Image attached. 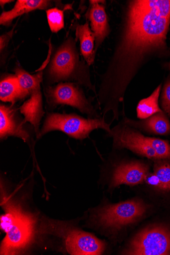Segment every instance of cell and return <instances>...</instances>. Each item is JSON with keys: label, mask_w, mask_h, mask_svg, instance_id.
<instances>
[{"label": "cell", "mask_w": 170, "mask_h": 255, "mask_svg": "<svg viewBox=\"0 0 170 255\" xmlns=\"http://www.w3.org/2000/svg\"><path fill=\"white\" fill-rule=\"evenodd\" d=\"M170 0H128L121 8L114 47L96 97L103 118L118 121L129 86L154 56L168 52Z\"/></svg>", "instance_id": "6da1fadb"}, {"label": "cell", "mask_w": 170, "mask_h": 255, "mask_svg": "<svg viewBox=\"0 0 170 255\" xmlns=\"http://www.w3.org/2000/svg\"><path fill=\"white\" fill-rule=\"evenodd\" d=\"M76 39L69 37L58 47L47 66L44 78L48 86L63 82L75 81L95 96L97 92L90 79L89 65L81 60Z\"/></svg>", "instance_id": "7a4b0ae2"}, {"label": "cell", "mask_w": 170, "mask_h": 255, "mask_svg": "<svg viewBox=\"0 0 170 255\" xmlns=\"http://www.w3.org/2000/svg\"><path fill=\"white\" fill-rule=\"evenodd\" d=\"M2 193L1 206L5 214L1 216V229L6 236L1 245V255H15L25 250L33 237L35 222L19 204Z\"/></svg>", "instance_id": "3957f363"}, {"label": "cell", "mask_w": 170, "mask_h": 255, "mask_svg": "<svg viewBox=\"0 0 170 255\" xmlns=\"http://www.w3.org/2000/svg\"><path fill=\"white\" fill-rule=\"evenodd\" d=\"M110 125L103 118L85 119L75 114L49 113L47 114L37 138L39 139L48 132L58 130L70 137L83 140L97 129H104L109 134L111 132Z\"/></svg>", "instance_id": "277c9868"}, {"label": "cell", "mask_w": 170, "mask_h": 255, "mask_svg": "<svg viewBox=\"0 0 170 255\" xmlns=\"http://www.w3.org/2000/svg\"><path fill=\"white\" fill-rule=\"evenodd\" d=\"M146 211L142 201L129 200L104 206L96 212L94 220L99 227L113 233L137 222Z\"/></svg>", "instance_id": "5b68a950"}, {"label": "cell", "mask_w": 170, "mask_h": 255, "mask_svg": "<svg viewBox=\"0 0 170 255\" xmlns=\"http://www.w3.org/2000/svg\"><path fill=\"white\" fill-rule=\"evenodd\" d=\"M78 84L62 82L55 86L45 87L44 94L47 108L53 110L58 105H68L87 115L89 118H101Z\"/></svg>", "instance_id": "8992f818"}, {"label": "cell", "mask_w": 170, "mask_h": 255, "mask_svg": "<svg viewBox=\"0 0 170 255\" xmlns=\"http://www.w3.org/2000/svg\"><path fill=\"white\" fill-rule=\"evenodd\" d=\"M130 255H170V229L162 225L141 231L122 253Z\"/></svg>", "instance_id": "52a82bcc"}, {"label": "cell", "mask_w": 170, "mask_h": 255, "mask_svg": "<svg viewBox=\"0 0 170 255\" xmlns=\"http://www.w3.org/2000/svg\"><path fill=\"white\" fill-rule=\"evenodd\" d=\"M109 135L113 138L114 148H125L139 155L151 159H158L155 151L148 142L147 136L124 123L119 124L111 129Z\"/></svg>", "instance_id": "ba28073f"}, {"label": "cell", "mask_w": 170, "mask_h": 255, "mask_svg": "<svg viewBox=\"0 0 170 255\" xmlns=\"http://www.w3.org/2000/svg\"><path fill=\"white\" fill-rule=\"evenodd\" d=\"M150 172L149 165L141 161L120 163L113 171L110 187L115 188L123 184L136 185L143 183Z\"/></svg>", "instance_id": "9c48e42d"}, {"label": "cell", "mask_w": 170, "mask_h": 255, "mask_svg": "<svg viewBox=\"0 0 170 255\" xmlns=\"http://www.w3.org/2000/svg\"><path fill=\"white\" fill-rule=\"evenodd\" d=\"M69 254L75 255H99L105 250L106 244L93 235L79 230L71 232L65 241Z\"/></svg>", "instance_id": "30bf717a"}, {"label": "cell", "mask_w": 170, "mask_h": 255, "mask_svg": "<svg viewBox=\"0 0 170 255\" xmlns=\"http://www.w3.org/2000/svg\"><path fill=\"white\" fill-rule=\"evenodd\" d=\"M23 120L19 119L15 110L10 106H0V138L1 140L9 136L17 137L24 142H29L30 134Z\"/></svg>", "instance_id": "8fae6325"}, {"label": "cell", "mask_w": 170, "mask_h": 255, "mask_svg": "<svg viewBox=\"0 0 170 255\" xmlns=\"http://www.w3.org/2000/svg\"><path fill=\"white\" fill-rule=\"evenodd\" d=\"M90 7L87 13L91 29L95 37L94 53L96 54L100 46L110 34L111 30L105 6L101 1H90Z\"/></svg>", "instance_id": "7c38bea8"}, {"label": "cell", "mask_w": 170, "mask_h": 255, "mask_svg": "<svg viewBox=\"0 0 170 255\" xmlns=\"http://www.w3.org/2000/svg\"><path fill=\"white\" fill-rule=\"evenodd\" d=\"M19 111L24 116V122L33 126L37 137L40 131V122L44 114L40 86L31 92L30 98L20 107Z\"/></svg>", "instance_id": "4fadbf2b"}, {"label": "cell", "mask_w": 170, "mask_h": 255, "mask_svg": "<svg viewBox=\"0 0 170 255\" xmlns=\"http://www.w3.org/2000/svg\"><path fill=\"white\" fill-rule=\"evenodd\" d=\"M123 123L140 131L159 135L170 134V123L163 111L141 121H137L125 118Z\"/></svg>", "instance_id": "5bb4252c"}, {"label": "cell", "mask_w": 170, "mask_h": 255, "mask_svg": "<svg viewBox=\"0 0 170 255\" xmlns=\"http://www.w3.org/2000/svg\"><path fill=\"white\" fill-rule=\"evenodd\" d=\"M53 1L47 0H17L10 10L3 11L0 16V24L9 26L13 20L23 14L36 10H47L53 5Z\"/></svg>", "instance_id": "9a60e30c"}, {"label": "cell", "mask_w": 170, "mask_h": 255, "mask_svg": "<svg viewBox=\"0 0 170 255\" xmlns=\"http://www.w3.org/2000/svg\"><path fill=\"white\" fill-rule=\"evenodd\" d=\"M76 40L80 41L81 54L90 66L94 63L96 56L94 53L95 37L89 27L88 21L85 24L76 26Z\"/></svg>", "instance_id": "2e32d148"}, {"label": "cell", "mask_w": 170, "mask_h": 255, "mask_svg": "<svg viewBox=\"0 0 170 255\" xmlns=\"http://www.w3.org/2000/svg\"><path fill=\"white\" fill-rule=\"evenodd\" d=\"M14 72L19 83L20 100L30 96L33 91L40 86L43 81V70L39 71L37 74L32 75L17 64L14 69Z\"/></svg>", "instance_id": "e0dca14e"}, {"label": "cell", "mask_w": 170, "mask_h": 255, "mask_svg": "<svg viewBox=\"0 0 170 255\" xmlns=\"http://www.w3.org/2000/svg\"><path fill=\"white\" fill-rule=\"evenodd\" d=\"M162 88L160 84L150 97L142 100L137 108V118L140 120L148 119L157 113L162 112L159 105V99Z\"/></svg>", "instance_id": "ac0fdd59"}, {"label": "cell", "mask_w": 170, "mask_h": 255, "mask_svg": "<svg viewBox=\"0 0 170 255\" xmlns=\"http://www.w3.org/2000/svg\"><path fill=\"white\" fill-rule=\"evenodd\" d=\"M20 91L19 83L15 76H9L3 79L0 83V100L14 105L20 100Z\"/></svg>", "instance_id": "d6986e66"}, {"label": "cell", "mask_w": 170, "mask_h": 255, "mask_svg": "<svg viewBox=\"0 0 170 255\" xmlns=\"http://www.w3.org/2000/svg\"><path fill=\"white\" fill-rule=\"evenodd\" d=\"M169 160H155L154 173L159 179L161 191H170V161Z\"/></svg>", "instance_id": "ffe728a7"}, {"label": "cell", "mask_w": 170, "mask_h": 255, "mask_svg": "<svg viewBox=\"0 0 170 255\" xmlns=\"http://www.w3.org/2000/svg\"><path fill=\"white\" fill-rule=\"evenodd\" d=\"M64 11L57 7L46 10L48 24L52 32L57 33L64 28Z\"/></svg>", "instance_id": "44dd1931"}, {"label": "cell", "mask_w": 170, "mask_h": 255, "mask_svg": "<svg viewBox=\"0 0 170 255\" xmlns=\"http://www.w3.org/2000/svg\"><path fill=\"white\" fill-rule=\"evenodd\" d=\"M147 140L155 151L158 159H170V145L168 141L151 137H147Z\"/></svg>", "instance_id": "7402d4cb"}, {"label": "cell", "mask_w": 170, "mask_h": 255, "mask_svg": "<svg viewBox=\"0 0 170 255\" xmlns=\"http://www.w3.org/2000/svg\"><path fill=\"white\" fill-rule=\"evenodd\" d=\"M161 105L163 111L170 118V76L167 78L163 88Z\"/></svg>", "instance_id": "603a6c76"}, {"label": "cell", "mask_w": 170, "mask_h": 255, "mask_svg": "<svg viewBox=\"0 0 170 255\" xmlns=\"http://www.w3.org/2000/svg\"><path fill=\"white\" fill-rule=\"evenodd\" d=\"M146 183H148L151 186L160 190V182L156 175L153 172H150L146 178Z\"/></svg>", "instance_id": "cb8c5ba5"}, {"label": "cell", "mask_w": 170, "mask_h": 255, "mask_svg": "<svg viewBox=\"0 0 170 255\" xmlns=\"http://www.w3.org/2000/svg\"><path fill=\"white\" fill-rule=\"evenodd\" d=\"M13 30L14 28L6 34L1 35L0 37V50H1V53L7 46L13 35Z\"/></svg>", "instance_id": "d4e9b609"}, {"label": "cell", "mask_w": 170, "mask_h": 255, "mask_svg": "<svg viewBox=\"0 0 170 255\" xmlns=\"http://www.w3.org/2000/svg\"><path fill=\"white\" fill-rule=\"evenodd\" d=\"M12 2H14V1H11V0H3H3H1V1H0V5L3 8L5 4Z\"/></svg>", "instance_id": "484cf974"}, {"label": "cell", "mask_w": 170, "mask_h": 255, "mask_svg": "<svg viewBox=\"0 0 170 255\" xmlns=\"http://www.w3.org/2000/svg\"><path fill=\"white\" fill-rule=\"evenodd\" d=\"M168 66H169V68L170 70V62L169 63Z\"/></svg>", "instance_id": "4316f807"}]
</instances>
